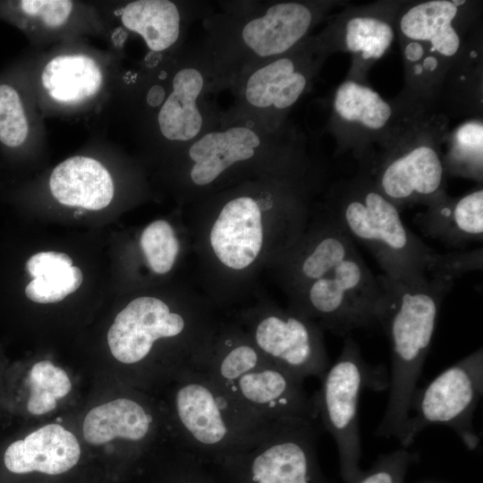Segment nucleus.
I'll list each match as a JSON object with an SVG mask.
<instances>
[{"label": "nucleus", "mask_w": 483, "mask_h": 483, "mask_svg": "<svg viewBox=\"0 0 483 483\" xmlns=\"http://www.w3.org/2000/svg\"><path fill=\"white\" fill-rule=\"evenodd\" d=\"M357 252L353 241L337 220L333 219L306 237L291 253L288 267L296 290L325 276Z\"/></svg>", "instance_id": "393cba45"}, {"label": "nucleus", "mask_w": 483, "mask_h": 483, "mask_svg": "<svg viewBox=\"0 0 483 483\" xmlns=\"http://www.w3.org/2000/svg\"><path fill=\"white\" fill-rule=\"evenodd\" d=\"M360 483H397L387 470H378L364 478Z\"/></svg>", "instance_id": "4c0bfd02"}, {"label": "nucleus", "mask_w": 483, "mask_h": 483, "mask_svg": "<svg viewBox=\"0 0 483 483\" xmlns=\"http://www.w3.org/2000/svg\"><path fill=\"white\" fill-rule=\"evenodd\" d=\"M483 47L479 22L469 33L448 68L437 98V106L451 117L482 118Z\"/></svg>", "instance_id": "4be33fe9"}, {"label": "nucleus", "mask_w": 483, "mask_h": 483, "mask_svg": "<svg viewBox=\"0 0 483 483\" xmlns=\"http://www.w3.org/2000/svg\"><path fill=\"white\" fill-rule=\"evenodd\" d=\"M381 295L376 324L391 346L390 392L376 435L402 441L422 369L430 349L441 305L454 279L428 275L407 281L377 276Z\"/></svg>", "instance_id": "f03ea898"}, {"label": "nucleus", "mask_w": 483, "mask_h": 483, "mask_svg": "<svg viewBox=\"0 0 483 483\" xmlns=\"http://www.w3.org/2000/svg\"><path fill=\"white\" fill-rule=\"evenodd\" d=\"M157 114V131L179 150L216 127L222 111L213 95L210 64L203 45L183 54Z\"/></svg>", "instance_id": "ddd939ff"}, {"label": "nucleus", "mask_w": 483, "mask_h": 483, "mask_svg": "<svg viewBox=\"0 0 483 483\" xmlns=\"http://www.w3.org/2000/svg\"><path fill=\"white\" fill-rule=\"evenodd\" d=\"M381 286L357 252L300 289L293 311L337 335L376 324Z\"/></svg>", "instance_id": "9d476101"}, {"label": "nucleus", "mask_w": 483, "mask_h": 483, "mask_svg": "<svg viewBox=\"0 0 483 483\" xmlns=\"http://www.w3.org/2000/svg\"><path fill=\"white\" fill-rule=\"evenodd\" d=\"M378 371L363 359L357 342L345 336L336 360L322 378L319 389L311 396L320 425L334 438L341 458L352 466L360 452L359 402L366 386L376 383Z\"/></svg>", "instance_id": "f8f14e48"}, {"label": "nucleus", "mask_w": 483, "mask_h": 483, "mask_svg": "<svg viewBox=\"0 0 483 483\" xmlns=\"http://www.w3.org/2000/svg\"><path fill=\"white\" fill-rule=\"evenodd\" d=\"M399 42L404 71L402 92L437 105L445 73L453 61L445 59L423 42L408 39Z\"/></svg>", "instance_id": "c85d7f7f"}, {"label": "nucleus", "mask_w": 483, "mask_h": 483, "mask_svg": "<svg viewBox=\"0 0 483 483\" xmlns=\"http://www.w3.org/2000/svg\"><path fill=\"white\" fill-rule=\"evenodd\" d=\"M318 421L275 420L257 444L208 465L220 483H316Z\"/></svg>", "instance_id": "6e6552de"}, {"label": "nucleus", "mask_w": 483, "mask_h": 483, "mask_svg": "<svg viewBox=\"0 0 483 483\" xmlns=\"http://www.w3.org/2000/svg\"><path fill=\"white\" fill-rule=\"evenodd\" d=\"M103 74L94 59L80 54L60 55L43 68L41 83L48 96L63 104H77L95 96Z\"/></svg>", "instance_id": "bb28decb"}, {"label": "nucleus", "mask_w": 483, "mask_h": 483, "mask_svg": "<svg viewBox=\"0 0 483 483\" xmlns=\"http://www.w3.org/2000/svg\"><path fill=\"white\" fill-rule=\"evenodd\" d=\"M483 393V350L479 348L436 377L423 390L417 389L400 442L411 445L431 425L451 428L470 449L480 439L473 427L474 411Z\"/></svg>", "instance_id": "9b49d317"}, {"label": "nucleus", "mask_w": 483, "mask_h": 483, "mask_svg": "<svg viewBox=\"0 0 483 483\" xmlns=\"http://www.w3.org/2000/svg\"><path fill=\"white\" fill-rule=\"evenodd\" d=\"M335 53L326 25L292 49L241 76L229 89L235 101L225 113L254 118L272 129L284 126L292 108L311 89L325 62Z\"/></svg>", "instance_id": "0eeeda50"}, {"label": "nucleus", "mask_w": 483, "mask_h": 483, "mask_svg": "<svg viewBox=\"0 0 483 483\" xmlns=\"http://www.w3.org/2000/svg\"><path fill=\"white\" fill-rule=\"evenodd\" d=\"M185 14L170 0H136L121 13L123 26L138 33L153 52H165L177 45L184 32Z\"/></svg>", "instance_id": "a878e982"}, {"label": "nucleus", "mask_w": 483, "mask_h": 483, "mask_svg": "<svg viewBox=\"0 0 483 483\" xmlns=\"http://www.w3.org/2000/svg\"><path fill=\"white\" fill-rule=\"evenodd\" d=\"M166 408L175 446L207 464L251 447L273 422L249 410L205 370L171 383Z\"/></svg>", "instance_id": "20e7f679"}, {"label": "nucleus", "mask_w": 483, "mask_h": 483, "mask_svg": "<svg viewBox=\"0 0 483 483\" xmlns=\"http://www.w3.org/2000/svg\"><path fill=\"white\" fill-rule=\"evenodd\" d=\"M157 426V413L149 403L140 398L120 397L92 408L83 419L82 433L92 445L119 439L143 446L155 440Z\"/></svg>", "instance_id": "412c9836"}, {"label": "nucleus", "mask_w": 483, "mask_h": 483, "mask_svg": "<svg viewBox=\"0 0 483 483\" xmlns=\"http://www.w3.org/2000/svg\"><path fill=\"white\" fill-rule=\"evenodd\" d=\"M338 0L227 2L222 11L204 16L215 94L229 89L244 73L294 47L312 34Z\"/></svg>", "instance_id": "f257e3e1"}, {"label": "nucleus", "mask_w": 483, "mask_h": 483, "mask_svg": "<svg viewBox=\"0 0 483 483\" xmlns=\"http://www.w3.org/2000/svg\"><path fill=\"white\" fill-rule=\"evenodd\" d=\"M402 103L401 94L386 99L368 83L345 79L333 94L327 123L336 152L361 165L391 129Z\"/></svg>", "instance_id": "2eb2a0df"}, {"label": "nucleus", "mask_w": 483, "mask_h": 483, "mask_svg": "<svg viewBox=\"0 0 483 483\" xmlns=\"http://www.w3.org/2000/svg\"><path fill=\"white\" fill-rule=\"evenodd\" d=\"M401 95L394 124L360 165V172L400 209L428 207L447 194L444 147L450 120L436 104Z\"/></svg>", "instance_id": "7ed1b4c3"}, {"label": "nucleus", "mask_w": 483, "mask_h": 483, "mask_svg": "<svg viewBox=\"0 0 483 483\" xmlns=\"http://www.w3.org/2000/svg\"><path fill=\"white\" fill-rule=\"evenodd\" d=\"M335 218L372 253L386 277L407 281L430 274L436 252L403 223L400 208L360 172L334 191Z\"/></svg>", "instance_id": "423d86ee"}, {"label": "nucleus", "mask_w": 483, "mask_h": 483, "mask_svg": "<svg viewBox=\"0 0 483 483\" xmlns=\"http://www.w3.org/2000/svg\"><path fill=\"white\" fill-rule=\"evenodd\" d=\"M482 248L468 251L439 253L429 275H443L455 280L458 276L482 268Z\"/></svg>", "instance_id": "c9c22d12"}, {"label": "nucleus", "mask_w": 483, "mask_h": 483, "mask_svg": "<svg viewBox=\"0 0 483 483\" xmlns=\"http://www.w3.org/2000/svg\"><path fill=\"white\" fill-rule=\"evenodd\" d=\"M72 267V259L65 253L42 251L30 256L25 263V270L31 278H35L44 270L54 267Z\"/></svg>", "instance_id": "e433bc0d"}, {"label": "nucleus", "mask_w": 483, "mask_h": 483, "mask_svg": "<svg viewBox=\"0 0 483 483\" xmlns=\"http://www.w3.org/2000/svg\"><path fill=\"white\" fill-rule=\"evenodd\" d=\"M82 273L78 267L47 268L27 284L25 296L37 303H55L74 292L81 284Z\"/></svg>", "instance_id": "473e14b6"}, {"label": "nucleus", "mask_w": 483, "mask_h": 483, "mask_svg": "<svg viewBox=\"0 0 483 483\" xmlns=\"http://www.w3.org/2000/svg\"><path fill=\"white\" fill-rule=\"evenodd\" d=\"M171 483H220L211 468L175 447L171 467Z\"/></svg>", "instance_id": "f704fd0d"}, {"label": "nucleus", "mask_w": 483, "mask_h": 483, "mask_svg": "<svg viewBox=\"0 0 483 483\" xmlns=\"http://www.w3.org/2000/svg\"><path fill=\"white\" fill-rule=\"evenodd\" d=\"M428 235L449 245L462 247L483 238V188L461 197L445 195L416 216Z\"/></svg>", "instance_id": "5701e85b"}, {"label": "nucleus", "mask_w": 483, "mask_h": 483, "mask_svg": "<svg viewBox=\"0 0 483 483\" xmlns=\"http://www.w3.org/2000/svg\"><path fill=\"white\" fill-rule=\"evenodd\" d=\"M72 385L64 369L48 360L34 363L22 377L20 391L10 394L14 401L21 399L22 409L33 416L54 411L66 397Z\"/></svg>", "instance_id": "c756f323"}, {"label": "nucleus", "mask_w": 483, "mask_h": 483, "mask_svg": "<svg viewBox=\"0 0 483 483\" xmlns=\"http://www.w3.org/2000/svg\"><path fill=\"white\" fill-rule=\"evenodd\" d=\"M480 13L479 1H404L396 16V36L423 42L452 62L479 22Z\"/></svg>", "instance_id": "f3484780"}, {"label": "nucleus", "mask_w": 483, "mask_h": 483, "mask_svg": "<svg viewBox=\"0 0 483 483\" xmlns=\"http://www.w3.org/2000/svg\"><path fill=\"white\" fill-rule=\"evenodd\" d=\"M249 410L268 421L288 418L318 419L303 380L269 362L226 387Z\"/></svg>", "instance_id": "6ab92c4d"}, {"label": "nucleus", "mask_w": 483, "mask_h": 483, "mask_svg": "<svg viewBox=\"0 0 483 483\" xmlns=\"http://www.w3.org/2000/svg\"><path fill=\"white\" fill-rule=\"evenodd\" d=\"M269 361L247 333L236 326L217 329L204 369L225 388Z\"/></svg>", "instance_id": "cd10ccee"}, {"label": "nucleus", "mask_w": 483, "mask_h": 483, "mask_svg": "<svg viewBox=\"0 0 483 483\" xmlns=\"http://www.w3.org/2000/svg\"><path fill=\"white\" fill-rule=\"evenodd\" d=\"M404 0H381L360 5H345L330 17V30L336 52L351 55L345 79L368 83L372 66L390 50L396 36L397 13Z\"/></svg>", "instance_id": "dca6fc26"}, {"label": "nucleus", "mask_w": 483, "mask_h": 483, "mask_svg": "<svg viewBox=\"0 0 483 483\" xmlns=\"http://www.w3.org/2000/svg\"><path fill=\"white\" fill-rule=\"evenodd\" d=\"M190 185L206 189L246 172L269 173L307 154V139L289 122L279 129L222 112L219 123L179 149Z\"/></svg>", "instance_id": "39448f33"}, {"label": "nucleus", "mask_w": 483, "mask_h": 483, "mask_svg": "<svg viewBox=\"0 0 483 483\" xmlns=\"http://www.w3.org/2000/svg\"><path fill=\"white\" fill-rule=\"evenodd\" d=\"M80 457L77 437L60 424H47L5 445L2 462L16 475L41 472L58 475L72 469Z\"/></svg>", "instance_id": "aec40b11"}, {"label": "nucleus", "mask_w": 483, "mask_h": 483, "mask_svg": "<svg viewBox=\"0 0 483 483\" xmlns=\"http://www.w3.org/2000/svg\"><path fill=\"white\" fill-rule=\"evenodd\" d=\"M54 198L68 207L100 210L114 197V183L106 168L97 160L75 156L57 165L49 179Z\"/></svg>", "instance_id": "b1692460"}, {"label": "nucleus", "mask_w": 483, "mask_h": 483, "mask_svg": "<svg viewBox=\"0 0 483 483\" xmlns=\"http://www.w3.org/2000/svg\"><path fill=\"white\" fill-rule=\"evenodd\" d=\"M30 136L27 108L13 80H0V144L5 150L19 151Z\"/></svg>", "instance_id": "2f4dec72"}, {"label": "nucleus", "mask_w": 483, "mask_h": 483, "mask_svg": "<svg viewBox=\"0 0 483 483\" xmlns=\"http://www.w3.org/2000/svg\"><path fill=\"white\" fill-rule=\"evenodd\" d=\"M216 326L200 309L172 310L161 299L138 297L115 317L107 332L113 357L129 366H140L150 360L155 345L162 340L209 355Z\"/></svg>", "instance_id": "1a4fd4ad"}, {"label": "nucleus", "mask_w": 483, "mask_h": 483, "mask_svg": "<svg viewBox=\"0 0 483 483\" xmlns=\"http://www.w3.org/2000/svg\"><path fill=\"white\" fill-rule=\"evenodd\" d=\"M444 161L447 176L470 179L482 184L483 119L464 120L449 131Z\"/></svg>", "instance_id": "7c9ffc66"}, {"label": "nucleus", "mask_w": 483, "mask_h": 483, "mask_svg": "<svg viewBox=\"0 0 483 483\" xmlns=\"http://www.w3.org/2000/svg\"><path fill=\"white\" fill-rule=\"evenodd\" d=\"M298 163L268 175L259 193L238 194L221 208L210 230L209 242L224 266L242 270L258 258L263 245L262 203L275 177Z\"/></svg>", "instance_id": "a211bd4d"}, {"label": "nucleus", "mask_w": 483, "mask_h": 483, "mask_svg": "<svg viewBox=\"0 0 483 483\" xmlns=\"http://www.w3.org/2000/svg\"><path fill=\"white\" fill-rule=\"evenodd\" d=\"M148 266L157 274L169 272L179 252V242L172 225L165 220L150 223L140 240Z\"/></svg>", "instance_id": "72a5a7b5"}, {"label": "nucleus", "mask_w": 483, "mask_h": 483, "mask_svg": "<svg viewBox=\"0 0 483 483\" xmlns=\"http://www.w3.org/2000/svg\"><path fill=\"white\" fill-rule=\"evenodd\" d=\"M245 320L247 334L262 354L295 377L321 379L329 368L322 327L315 321L280 309L253 312Z\"/></svg>", "instance_id": "4468645a"}]
</instances>
